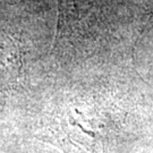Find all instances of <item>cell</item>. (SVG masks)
I'll list each match as a JSON object with an SVG mask.
<instances>
[{
  "label": "cell",
  "instance_id": "6da1fadb",
  "mask_svg": "<svg viewBox=\"0 0 153 153\" xmlns=\"http://www.w3.org/2000/svg\"><path fill=\"white\" fill-rule=\"evenodd\" d=\"M137 4L140 7V11L142 13L144 17V24L141 28L140 36L137 39V42H138V40L142 38L144 31L153 23V0H137Z\"/></svg>",
  "mask_w": 153,
  "mask_h": 153
}]
</instances>
